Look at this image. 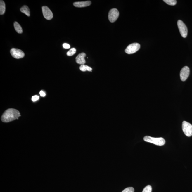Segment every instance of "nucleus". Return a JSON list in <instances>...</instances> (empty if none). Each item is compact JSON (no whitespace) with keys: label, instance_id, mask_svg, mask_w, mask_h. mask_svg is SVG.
Here are the masks:
<instances>
[{"label":"nucleus","instance_id":"obj_22","mask_svg":"<svg viewBox=\"0 0 192 192\" xmlns=\"http://www.w3.org/2000/svg\"><path fill=\"white\" fill-rule=\"evenodd\" d=\"M40 96L42 97H44L46 96L45 93L43 91H40Z\"/></svg>","mask_w":192,"mask_h":192},{"label":"nucleus","instance_id":"obj_11","mask_svg":"<svg viewBox=\"0 0 192 192\" xmlns=\"http://www.w3.org/2000/svg\"><path fill=\"white\" fill-rule=\"evenodd\" d=\"M91 1H78L74 3L73 5L75 7L78 8H82L86 7L91 5Z\"/></svg>","mask_w":192,"mask_h":192},{"label":"nucleus","instance_id":"obj_12","mask_svg":"<svg viewBox=\"0 0 192 192\" xmlns=\"http://www.w3.org/2000/svg\"><path fill=\"white\" fill-rule=\"evenodd\" d=\"M20 11L21 12L25 14L28 16H30V11L28 6H24L20 8Z\"/></svg>","mask_w":192,"mask_h":192},{"label":"nucleus","instance_id":"obj_18","mask_svg":"<svg viewBox=\"0 0 192 192\" xmlns=\"http://www.w3.org/2000/svg\"><path fill=\"white\" fill-rule=\"evenodd\" d=\"M152 186L150 185H148L144 188L142 192H152Z\"/></svg>","mask_w":192,"mask_h":192},{"label":"nucleus","instance_id":"obj_6","mask_svg":"<svg viewBox=\"0 0 192 192\" xmlns=\"http://www.w3.org/2000/svg\"><path fill=\"white\" fill-rule=\"evenodd\" d=\"M119 15V13L118 10L116 8H114L109 11L108 14V18L109 20L111 23L115 22L118 19Z\"/></svg>","mask_w":192,"mask_h":192},{"label":"nucleus","instance_id":"obj_9","mask_svg":"<svg viewBox=\"0 0 192 192\" xmlns=\"http://www.w3.org/2000/svg\"><path fill=\"white\" fill-rule=\"evenodd\" d=\"M42 11L44 17L47 20H50L53 18V13L47 6H42Z\"/></svg>","mask_w":192,"mask_h":192},{"label":"nucleus","instance_id":"obj_16","mask_svg":"<svg viewBox=\"0 0 192 192\" xmlns=\"http://www.w3.org/2000/svg\"><path fill=\"white\" fill-rule=\"evenodd\" d=\"M163 1L169 5L172 6L175 5L177 3L176 0H164Z\"/></svg>","mask_w":192,"mask_h":192},{"label":"nucleus","instance_id":"obj_1","mask_svg":"<svg viewBox=\"0 0 192 192\" xmlns=\"http://www.w3.org/2000/svg\"><path fill=\"white\" fill-rule=\"evenodd\" d=\"M20 113L18 110L9 109L6 110L1 117V120L4 122H9L16 119H18L20 116Z\"/></svg>","mask_w":192,"mask_h":192},{"label":"nucleus","instance_id":"obj_5","mask_svg":"<svg viewBox=\"0 0 192 192\" xmlns=\"http://www.w3.org/2000/svg\"><path fill=\"white\" fill-rule=\"evenodd\" d=\"M182 129L184 134L188 137L192 136V125L189 122L184 121L182 123Z\"/></svg>","mask_w":192,"mask_h":192},{"label":"nucleus","instance_id":"obj_13","mask_svg":"<svg viewBox=\"0 0 192 192\" xmlns=\"http://www.w3.org/2000/svg\"><path fill=\"white\" fill-rule=\"evenodd\" d=\"M6 4L4 1L1 0L0 1V14L2 15L5 13Z\"/></svg>","mask_w":192,"mask_h":192},{"label":"nucleus","instance_id":"obj_20","mask_svg":"<svg viewBox=\"0 0 192 192\" xmlns=\"http://www.w3.org/2000/svg\"><path fill=\"white\" fill-rule=\"evenodd\" d=\"M39 98V97L38 96H37V95H36V96H32V100L33 101L35 102L37 101V100H38Z\"/></svg>","mask_w":192,"mask_h":192},{"label":"nucleus","instance_id":"obj_21","mask_svg":"<svg viewBox=\"0 0 192 192\" xmlns=\"http://www.w3.org/2000/svg\"><path fill=\"white\" fill-rule=\"evenodd\" d=\"M63 47L64 49H68L70 48V45L68 44L64 43L63 44Z\"/></svg>","mask_w":192,"mask_h":192},{"label":"nucleus","instance_id":"obj_3","mask_svg":"<svg viewBox=\"0 0 192 192\" xmlns=\"http://www.w3.org/2000/svg\"><path fill=\"white\" fill-rule=\"evenodd\" d=\"M140 48V44L137 43H134L130 44L125 49L126 53L132 54L136 53Z\"/></svg>","mask_w":192,"mask_h":192},{"label":"nucleus","instance_id":"obj_15","mask_svg":"<svg viewBox=\"0 0 192 192\" xmlns=\"http://www.w3.org/2000/svg\"><path fill=\"white\" fill-rule=\"evenodd\" d=\"M79 69L82 72L88 71L91 72H92V68L91 67L84 65H80Z\"/></svg>","mask_w":192,"mask_h":192},{"label":"nucleus","instance_id":"obj_4","mask_svg":"<svg viewBox=\"0 0 192 192\" xmlns=\"http://www.w3.org/2000/svg\"><path fill=\"white\" fill-rule=\"evenodd\" d=\"M177 25L181 36L183 38H186L188 32V30L186 25L183 21L180 20L177 22Z\"/></svg>","mask_w":192,"mask_h":192},{"label":"nucleus","instance_id":"obj_17","mask_svg":"<svg viewBox=\"0 0 192 192\" xmlns=\"http://www.w3.org/2000/svg\"><path fill=\"white\" fill-rule=\"evenodd\" d=\"M76 50L75 48H72L67 53V55L69 56H72L76 53Z\"/></svg>","mask_w":192,"mask_h":192},{"label":"nucleus","instance_id":"obj_2","mask_svg":"<svg viewBox=\"0 0 192 192\" xmlns=\"http://www.w3.org/2000/svg\"><path fill=\"white\" fill-rule=\"evenodd\" d=\"M143 139L146 142L159 146H163L165 143V139L162 137L154 138L149 136H146Z\"/></svg>","mask_w":192,"mask_h":192},{"label":"nucleus","instance_id":"obj_8","mask_svg":"<svg viewBox=\"0 0 192 192\" xmlns=\"http://www.w3.org/2000/svg\"><path fill=\"white\" fill-rule=\"evenodd\" d=\"M190 69L188 66H185L182 68L180 72V79L182 81H185L189 76Z\"/></svg>","mask_w":192,"mask_h":192},{"label":"nucleus","instance_id":"obj_10","mask_svg":"<svg viewBox=\"0 0 192 192\" xmlns=\"http://www.w3.org/2000/svg\"><path fill=\"white\" fill-rule=\"evenodd\" d=\"M86 56V54L84 53H82L79 54L75 58L77 63L81 65H84L86 62L85 59Z\"/></svg>","mask_w":192,"mask_h":192},{"label":"nucleus","instance_id":"obj_7","mask_svg":"<svg viewBox=\"0 0 192 192\" xmlns=\"http://www.w3.org/2000/svg\"><path fill=\"white\" fill-rule=\"evenodd\" d=\"M10 53L12 56L16 59L23 58L25 56L24 52L19 49L12 48L10 51Z\"/></svg>","mask_w":192,"mask_h":192},{"label":"nucleus","instance_id":"obj_14","mask_svg":"<svg viewBox=\"0 0 192 192\" xmlns=\"http://www.w3.org/2000/svg\"><path fill=\"white\" fill-rule=\"evenodd\" d=\"M14 26L15 29L18 33L22 34L23 32V29L20 25L17 22L15 21L14 23Z\"/></svg>","mask_w":192,"mask_h":192},{"label":"nucleus","instance_id":"obj_19","mask_svg":"<svg viewBox=\"0 0 192 192\" xmlns=\"http://www.w3.org/2000/svg\"><path fill=\"white\" fill-rule=\"evenodd\" d=\"M134 188L132 187H129L123 190L122 192H134Z\"/></svg>","mask_w":192,"mask_h":192}]
</instances>
